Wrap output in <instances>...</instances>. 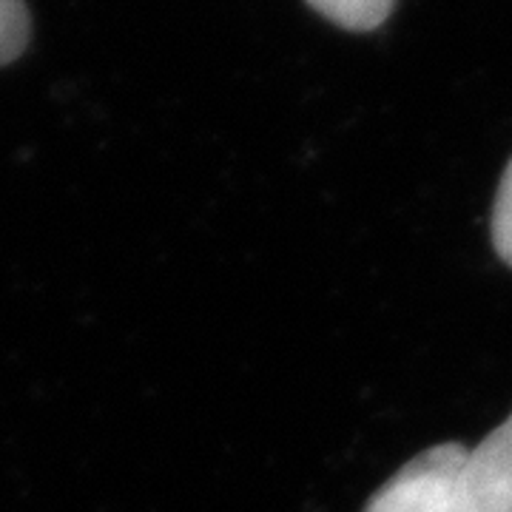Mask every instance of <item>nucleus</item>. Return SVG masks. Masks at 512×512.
<instances>
[{"mask_svg": "<svg viewBox=\"0 0 512 512\" xmlns=\"http://www.w3.org/2000/svg\"><path fill=\"white\" fill-rule=\"evenodd\" d=\"M493 245L498 256L512 268V160L501 177L493 211Z\"/></svg>", "mask_w": 512, "mask_h": 512, "instance_id": "5", "label": "nucleus"}, {"mask_svg": "<svg viewBox=\"0 0 512 512\" xmlns=\"http://www.w3.org/2000/svg\"><path fill=\"white\" fill-rule=\"evenodd\" d=\"M330 23L350 32H370L390 18L396 0H308Z\"/></svg>", "mask_w": 512, "mask_h": 512, "instance_id": "3", "label": "nucleus"}, {"mask_svg": "<svg viewBox=\"0 0 512 512\" xmlns=\"http://www.w3.org/2000/svg\"><path fill=\"white\" fill-rule=\"evenodd\" d=\"M456 512H512V413L476 450L456 481Z\"/></svg>", "mask_w": 512, "mask_h": 512, "instance_id": "2", "label": "nucleus"}, {"mask_svg": "<svg viewBox=\"0 0 512 512\" xmlns=\"http://www.w3.org/2000/svg\"><path fill=\"white\" fill-rule=\"evenodd\" d=\"M29 9L23 0H0V66L23 55L29 43Z\"/></svg>", "mask_w": 512, "mask_h": 512, "instance_id": "4", "label": "nucleus"}, {"mask_svg": "<svg viewBox=\"0 0 512 512\" xmlns=\"http://www.w3.org/2000/svg\"><path fill=\"white\" fill-rule=\"evenodd\" d=\"M464 456L467 447L456 441L424 450L387 478L365 512H456V481Z\"/></svg>", "mask_w": 512, "mask_h": 512, "instance_id": "1", "label": "nucleus"}]
</instances>
